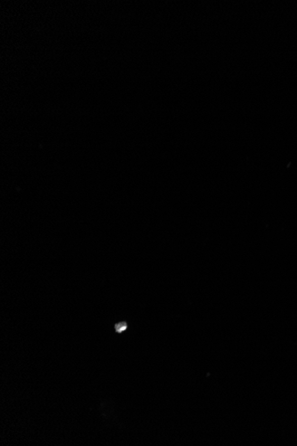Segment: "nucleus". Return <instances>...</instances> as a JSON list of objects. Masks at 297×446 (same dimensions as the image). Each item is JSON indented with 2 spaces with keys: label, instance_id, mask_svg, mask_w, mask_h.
Listing matches in <instances>:
<instances>
[{
  "label": "nucleus",
  "instance_id": "f257e3e1",
  "mask_svg": "<svg viewBox=\"0 0 297 446\" xmlns=\"http://www.w3.org/2000/svg\"><path fill=\"white\" fill-rule=\"evenodd\" d=\"M115 328H116V332H117V333H122V332H124V331L127 328V325L125 324V323H121V324H117Z\"/></svg>",
  "mask_w": 297,
  "mask_h": 446
}]
</instances>
